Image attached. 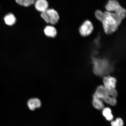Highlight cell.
Returning a JSON list of instances; mask_svg holds the SVG:
<instances>
[{
	"label": "cell",
	"mask_w": 126,
	"mask_h": 126,
	"mask_svg": "<svg viewBox=\"0 0 126 126\" xmlns=\"http://www.w3.org/2000/svg\"><path fill=\"white\" fill-rule=\"evenodd\" d=\"M103 17L101 22L104 31L107 35H110L117 30L124 19L118 14L108 11L103 12Z\"/></svg>",
	"instance_id": "1"
},
{
	"label": "cell",
	"mask_w": 126,
	"mask_h": 126,
	"mask_svg": "<svg viewBox=\"0 0 126 126\" xmlns=\"http://www.w3.org/2000/svg\"><path fill=\"white\" fill-rule=\"evenodd\" d=\"M105 8L107 11L117 14L124 19L126 18V9L121 6L117 0H109L105 6Z\"/></svg>",
	"instance_id": "2"
},
{
	"label": "cell",
	"mask_w": 126,
	"mask_h": 126,
	"mask_svg": "<svg viewBox=\"0 0 126 126\" xmlns=\"http://www.w3.org/2000/svg\"><path fill=\"white\" fill-rule=\"evenodd\" d=\"M41 16L47 23L52 25L56 24L60 19L59 14L53 9H47L45 11L42 12Z\"/></svg>",
	"instance_id": "3"
},
{
	"label": "cell",
	"mask_w": 126,
	"mask_h": 126,
	"mask_svg": "<svg viewBox=\"0 0 126 126\" xmlns=\"http://www.w3.org/2000/svg\"><path fill=\"white\" fill-rule=\"evenodd\" d=\"M94 29V26L92 22L89 20H87L80 26L79 32L80 35L85 37L90 35Z\"/></svg>",
	"instance_id": "4"
},
{
	"label": "cell",
	"mask_w": 126,
	"mask_h": 126,
	"mask_svg": "<svg viewBox=\"0 0 126 126\" xmlns=\"http://www.w3.org/2000/svg\"><path fill=\"white\" fill-rule=\"evenodd\" d=\"M93 98H98L112 106H114L117 104L116 98L109 96L98 92H95L93 95Z\"/></svg>",
	"instance_id": "5"
},
{
	"label": "cell",
	"mask_w": 126,
	"mask_h": 126,
	"mask_svg": "<svg viewBox=\"0 0 126 126\" xmlns=\"http://www.w3.org/2000/svg\"><path fill=\"white\" fill-rule=\"evenodd\" d=\"M95 92L100 93L116 98L118 96L117 91L115 89H109L104 85H100L97 87Z\"/></svg>",
	"instance_id": "6"
},
{
	"label": "cell",
	"mask_w": 126,
	"mask_h": 126,
	"mask_svg": "<svg viewBox=\"0 0 126 126\" xmlns=\"http://www.w3.org/2000/svg\"><path fill=\"white\" fill-rule=\"evenodd\" d=\"M103 82L104 86L108 89H115L117 80L114 77L111 76H106L103 78Z\"/></svg>",
	"instance_id": "7"
},
{
	"label": "cell",
	"mask_w": 126,
	"mask_h": 126,
	"mask_svg": "<svg viewBox=\"0 0 126 126\" xmlns=\"http://www.w3.org/2000/svg\"><path fill=\"white\" fill-rule=\"evenodd\" d=\"M27 105L28 108L33 111L36 109L40 108L42 105V102L38 98H32L28 101Z\"/></svg>",
	"instance_id": "8"
},
{
	"label": "cell",
	"mask_w": 126,
	"mask_h": 126,
	"mask_svg": "<svg viewBox=\"0 0 126 126\" xmlns=\"http://www.w3.org/2000/svg\"><path fill=\"white\" fill-rule=\"evenodd\" d=\"M34 4L36 10L39 12H45L48 9V4L47 0H36Z\"/></svg>",
	"instance_id": "9"
},
{
	"label": "cell",
	"mask_w": 126,
	"mask_h": 126,
	"mask_svg": "<svg viewBox=\"0 0 126 126\" xmlns=\"http://www.w3.org/2000/svg\"><path fill=\"white\" fill-rule=\"evenodd\" d=\"M44 32L47 37L54 38L57 34V31L54 27L48 26H47L44 29Z\"/></svg>",
	"instance_id": "10"
},
{
	"label": "cell",
	"mask_w": 126,
	"mask_h": 126,
	"mask_svg": "<svg viewBox=\"0 0 126 126\" xmlns=\"http://www.w3.org/2000/svg\"><path fill=\"white\" fill-rule=\"evenodd\" d=\"M4 20L6 24L9 26H12L15 24L16 19L13 14L10 13L4 16Z\"/></svg>",
	"instance_id": "11"
},
{
	"label": "cell",
	"mask_w": 126,
	"mask_h": 126,
	"mask_svg": "<svg viewBox=\"0 0 126 126\" xmlns=\"http://www.w3.org/2000/svg\"><path fill=\"white\" fill-rule=\"evenodd\" d=\"M92 103L93 105L97 109L100 110H103L104 108L103 101L100 99L98 98H93Z\"/></svg>",
	"instance_id": "12"
},
{
	"label": "cell",
	"mask_w": 126,
	"mask_h": 126,
	"mask_svg": "<svg viewBox=\"0 0 126 126\" xmlns=\"http://www.w3.org/2000/svg\"><path fill=\"white\" fill-rule=\"evenodd\" d=\"M102 114L106 118L107 120L110 121L113 119V116L111 114V110L109 108H104L102 111Z\"/></svg>",
	"instance_id": "13"
},
{
	"label": "cell",
	"mask_w": 126,
	"mask_h": 126,
	"mask_svg": "<svg viewBox=\"0 0 126 126\" xmlns=\"http://www.w3.org/2000/svg\"><path fill=\"white\" fill-rule=\"evenodd\" d=\"M17 3L25 7H28L34 4L35 0H15Z\"/></svg>",
	"instance_id": "14"
},
{
	"label": "cell",
	"mask_w": 126,
	"mask_h": 126,
	"mask_svg": "<svg viewBox=\"0 0 126 126\" xmlns=\"http://www.w3.org/2000/svg\"><path fill=\"white\" fill-rule=\"evenodd\" d=\"M111 124V126H124V122L121 118H118L115 121H112Z\"/></svg>",
	"instance_id": "15"
},
{
	"label": "cell",
	"mask_w": 126,
	"mask_h": 126,
	"mask_svg": "<svg viewBox=\"0 0 126 126\" xmlns=\"http://www.w3.org/2000/svg\"><path fill=\"white\" fill-rule=\"evenodd\" d=\"M95 15L96 18L101 22L103 18V12L99 10H96L95 12Z\"/></svg>",
	"instance_id": "16"
}]
</instances>
